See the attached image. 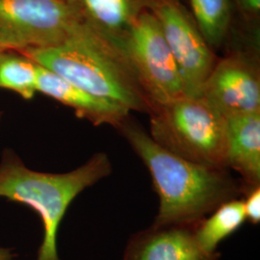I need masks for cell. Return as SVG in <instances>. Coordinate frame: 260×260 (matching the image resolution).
<instances>
[{"mask_svg":"<svg viewBox=\"0 0 260 260\" xmlns=\"http://www.w3.org/2000/svg\"><path fill=\"white\" fill-rule=\"evenodd\" d=\"M38 64L14 49L0 53V88L8 89L24 100H32L37 92Z\"/></svg>","mask_w":260,"mask_h":260,"instance_id":"obj_14","label":"cell"},{"mask_svg":"<svg viewBox=\"0 0 260 260\" xmlns=\"http://www.w3.org/2000/svg\"><path fill=\"white\" fill-rule=\"evenodd\" d=\"M197 225V224H196ZM196 225L153 226L130 238L122 260H217L197 241Z\"/></svg>","mask_w":260,"mask_h":260,"instance_id":"obj_9","label":"cell"},{"mask_svg":"<svg viewBox=\"0 0 260 260\" xmlns=\"http://www.w3.org/2000/svg\"><path fill=\"white\" fill-rule=\"evenodd\" d=\"M196 24L210 47H220L232 19L230 0H190Z\"/></svg>","mask_w":260,"mask_h":260,"instance_id":"obj_15","label":"cell"},{"mask_svg":"<svg viewBox=\"0 0 260 260\" xmlns=\"http://www.w3.org/2000/svg\"><path fill=\"white\" fill-rule=\"evenodd\" d=\"M210 217L196 225L195 235L201 248L209 254L219 253L221 242L235 233L244 222L246 215L243 200L233 199L219 205Z\"/></svg>","mask_w":260,"mask_h":260,"instance_id":"obj_13","label":"cell"},{"mask_svg":"<svg viewBox=\"0 0 260 260\" xmlns=\"http://www.w3.org/2000/svg\"><path fill=\"white\" fill-rule=\"evenodd\" d=\"M242 12L249 18H256L259 15L260 0H235Z\"/></svg>","mask_w":260,"mask_h":260,"instance_id":"obj_17","label":"cell"},{"mask_svg":"<svg viewBox=\"0 0 260 260\" xmlns=\"http://www.w3.org/2000/svg\"><path fill=\"white\" fill-rule=\"evenodd\" d=\"M144 2L160 24L177 63L185 96L201 98L205 81L216 65L211 47L179 0Z\"/></svg>","mask_w":260,"mask_h":260,"instance_id":"obj_7","label":"cell"},{"mask_svg":"<svg viewBox=\"0 0 260 260\" xmlns=\"http://www.w3.org/2000/svg\"><path fill=\"white\" fill-rule=\"evenodd\" d=\"M226 167L241 176L246 192L259 186L260 111L224 118Z\"/></svg>","mask_w":260,"mask_h":260,"instance_id":"obj_11","label":"cell"},{"mask_svg":"<svg viewBox=\"0 0 260 260\" xmlns=\"http://www.w3.org/2000/svg\"><path fill=\"white\" fill-rule=\"evenodd\" d=\"M0 260H19L18 255L10 249L0 248Z\"/></svg>","mask_w":260,"mask_h":260,"instance_id":"obj_18","label":"cell"},{"mask_svg":"<svg viewBox=\"0 0 260 260\" xmlns=\"http://www.w3.org/2000/svg\"><path fill=\"white\" fill-rule=\"evenodd\" d=\"M147 166L159 196L153 226L196 225L239 191L225 170L205 167L170 152L128 120L118 126Z\"/></svg>","mask_w":260,"mask_h":260,"instance_id":"obj_1","label":"cell"},{"mask_svg":"<svg viewBox=\"0 0 260 260\" xmlns=\"http://www.w3.org/2000/svg\"><path fill=\"white\" fill-rule=\"evenodd\" d=\"M60 1H68V0H60Z\"/></svg>","mask_w":260,"mask_h":260,"instance_id":"obj_20","label":"cell"},{"mask_svg":"<svg viewBox=\"0 0 260 260\" xmlns=\"http://www.w3.org/2000/svg\"><path fill=\"white\" fill-rule=\"evenodd\" d=\"M87 25L121 50V43L145 9L144 0H68ZM122 51V50H121Z\"/></svg>","mask_w":260,"mask_h":260,"instance_id":"obj_12","label":"cell"},{"mask_svg":"<svg viewBox=\"0 0 260 260\" xmlns=\"http://www.w3.org/2000/svg\"><path fill=\"white\" fill-rule=\"evenodd\" d=\"M0 117H1V113H0Z\"/></svg>","mask_w":260,"mask_h":260,"instance_id":"obj_21","label":"cell"},{"mask_svg":"<svg viewBox=\"0 0 260 260\" xmlns=\"http://www.w3.org/2000/svg\"><path fill=\"white\" fill-rule=\"evenodd\" d=\"M121 48L152 108L185 96L175 58L149 10L134 20Z\"/></svg>","mask_w":260,"mask_h":260,"instance_id":"obj_5","label":"cell"},{"mask_svg":"<svg viewBox=\"0 0 260 260\" xmlns=\"http://www.w3.org/2000/svg\"><path fill=\"white\" fill-rule=\"evenodd\" d=\"M18 51L66 81L129 112L152 109L125 54L83 21L57 46Z\"/></svg>","mask_w":260,"mask_h":260,"instance_id":"obj_2","label":"cell"},{"mask_svg":"<svg viewBox=\"0 0 260 260\" xmlns=\"http://www.w3.org/2000/svg\"><path fill=\"white\" fill-rule=\"evenodd\" d=\"M243 202L246 220H249L253 224H257L260 222L259 186L249 191L246 200H243Z\"/></svg>","mask_w":260,"mask_h":260,"instance_id":"obj_16","label":"cell"},{"mask_svg":"<svg viewBox=\"0 0 260 260\" xmlns=\"http://www.w3.org/2000/svg\"><path fill=\"white\" fill-rule=\"evenodd\" d=\"M105 153H96L81 167L65 174H50L28 169L10 149L0 161V197L32 207L44 225L43 242L36 260H61L57 234L66 211L77 196L111 173Z\"/></svg>","mask_w":260,"mask_h":260,"instance_id":"obj_3","label":"cell"},{"mask_svg":"<svg viewBox=\"0 0 260 260\" xmlns=\"http://www.w3.org/2000/svg\"><path fill=\"white\" fill-rule=\"evenodd\" d=\"M201 98L223 118L260 111V77L247 57L233 55L216 63Z\"/></svg>","mask_w":260,"mask_h":260,"instance_id":"obj_8","label":"cell"},{"mask_svg":"<svg viewBox=\"0 0 260 260\" xmlns=\"http://www.w3.org/2000/svg\"><path fill=\"white\" fill-rule=\"evenodd\" d=\"M37 92L73 108L78 118L86 119L94 125L111 124L118 127L129 115L121 104L88 93L40 65Z\"/></svg>","mask_w":260,"mask_h":260,"instance_id":"obj_10","label":"cell"},{"mask_svg":"<svg viewBox=\"0 0 260 260\" xmlns=\"http://www.w3.org/2000/svg\"><path fill=\"white\" fill-rule=\"evenodd\" d=\"M81 22L68 1L0 0V42L7 49L54 47Z\"/></svg>","mask_w":260,"mask_h":260,"instance_id":"obj_6","label":"cell"},{"mask_svg":"<svg viewBox=\"0 0 260 260\" xmlns=\"http://www.w3.org/2000/svg\"><path fill=\"white\" fill-rule=\"evenodd\" d=\"M6 49H7V48H6V47H4V46H3V45H2V43H1V42H0V53H1V52H2V51H4V50H6Z\"/></svg>","mask_w":260,"mask_h":260,"instance_id":"obj_19","label":"cell"},{"mask_svg":"<svg viewBox=\"0 0 260 260\" xmlns=\"http://www.w3.org/2000/svg\"><path fill=\"white\" fill-rule=\"evenodd\" d=\"M150 137L179 157L205 167L226 169L225 120L202 98L183 96L154 106Z\"/></svg>","mask_w":260,"mask_h":260,"instance_id":"obj_4","label":"cell"}]
</instances>
